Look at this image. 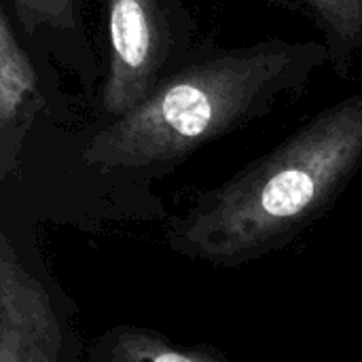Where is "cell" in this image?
Segmentation results:
<instances>
[{"instance_id":"1","label":"cell","mask_w":362,"mask_h":362,"mask_svg":"<svg viewBox=\"0 0 362 362\" xmlns=\"http://www.w3.org/2000/svg\"><path fill=\"white\" fill-rule=\"evenodd\" d=\"M362 170V93L316 112L170 218L172 252L233 269L291 246L327 216Z\"/></svg>"},{"instance_id":"2","label":"cell","mask_w":362,"mask_h":362,"mask_svg":"<svg viewBox=\"0 0 362 362\" xmlns=\"http://www.w3.org/2000/svg\"><path fill=\"white\" fill-rule=\"evenodd\" d=\"M331 66L322 40L265 38L178 66L148 100L108 121L83 148L98 172L157 176L202 146L295 102Z\"/></svg>"},{"instance_id":"3","label":"cell","mask_w":362,"mask_h":362,"mask_svg":"<svg viewBox=\"0 0 362 362\" xmlns=\"http://www.w3.org/2000/svg\"><path fill=\"white\" fill-rule=\"evenodd\" d=\"M108 62L100 91L104 115L121 119L178 68V34L168 0H104Z\"/></svg>"},{"instance_id":"4","label":"cell","mask_w":362,"mask_h":362,"mask_svg":"<svg viewBox=\"0 0 362 362\" xmlns=\"http://www.w3.org/2000/svg\"><path fill=\"white\" fill-rule=\"evenodd\" d=\"M0 362H78L68 318L0 235Z\"/></svg>"},{"instance_id":"5","label":"cell","mask_w":362,"mask_h":362,"mask_svg":"<svg viewBox=\"0 0 362 362\" xmlns=\"http://www.w3.org/2000/svg\"><path fill=\"white\" fill-rule=\"evenodd\" d=\"M47 100L38 72L21 47L15 25L0 6V178L6 180L19 165V157L38 112Z\"/></svg>"},{"instance_id":"6","label":"cell","mask_w":362,"mask_h":362,"mask_svg":"<svg viewBox=\"0 0 362 362\" xmlns=\"http://www.w3.org/2000/svg\"><path fill=\"white\" fill-rule=\"evenodd\" d=\"M85 362H233L212 346H178L144 327H115L102 333Z\"/></svg>"},{"instance_id":"7","label":"cell","mask_w":362,"mask_h":362,"mask_svg":"<svg viewBox=\"0 0 362 362\" xmlns=\"http://www.w3.org/2000/svg\"><path fill=\"white\" fill-rule=\"evenodd\" d=\"M308 15L322 36L337 76L350 78L362 62V0H274Z\"/></svg>"},{"instance_id":"8","label":"cell","mask_w":362,"mask_h":362,"mask_svg":"<svg viewBox=\"0 0 362 362\" xmlns=\"http://www.w3.org/2000/svg\"><path fill=\"white\" fill-rule=\"evenodd\" d=\"M17 21L25 34L40 30L76 32V0H11Z\"/></svg>"}]
</instances>
